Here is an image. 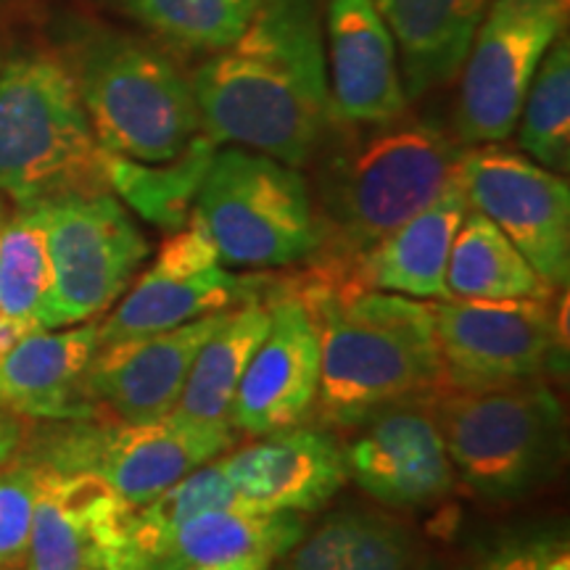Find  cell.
Masks as SVG:
<instances>
[{
    "label": "cell",
    "mask_w": 570,
    "mask_h": 570,
    "mask_svg": "<svg viewBox=\"0 0 570 570\" xmlns=\"http://www.w3.org/2000/svg\"><path fill=\"white\" fill-rule=\"evenodd\" d=\"M235 444L233 428L190 423L175 412L142 423L114 417L32 420L24 449L46 468L98 475L130 508L151 502Z\"/></svg>",
    "instance_id": "52a82bcc"
},
{
    "label": "cell",
    "mask_w": 570,
    "mask_h": 570,
    "mask_svg": "<svg viewBox=\"0 0 570 570\" xmlns=\"http://www.w3.org/2000/svg\"><path fill=\"white\" fill-rule=\"evenodd\" d=\"M269 327L267 304H244L227 309L217 331L198 348L175 415L190 423L233 428L230 410L244 370Z\"/></svg>",
    "instance_id": "cb8c5ba5"
},
{
    "label": "cell",
    "mask_w": 570,
    "mask_h": 570,
    "mask_svg": "<svg viewBox=\"0 0 570 570\" xmlns=\"http://www.w3.org/2000/svg\"><path fill=\"white\" fill-rule=\"evenodd\" d=\"M130 510L98 475L42 465L21 570H119Z\"/></svg>",
    "instance_id": "2e32d148"
},
{
    "label": "cell",
    "mask_w": 570,
    "mask_h": 570,
    "mask_svg": "<svg viewBox=\"0 0 570 570\" xmlns=\"http://www.w3.org/2000/svg\"><path fill=\"white\" fill-rule=\"evenodd\" d=\"M27 428H30V420L0 404V468L17 458L21 444H24Z\"/></svg>",
    "instance_id": "836d02e7"
},
{
    "label": "cell",
    "mask_w": 570,
    "mask_h": 570,
    "mask_svg": "<svg viewBox=\"0 0 570 570\" xmlns=\"http://www.w3.org/2000/svg\"><path fill=\"white\" fill-rule=\"evenodd\" d=\"M53 269L48 327L90 323L130 288L151 248L114 194L38 202Z\"/></svg>",
    "instance_id": "8fae6325"
},
{
    "label": "cell",
    "mask_w": 570,
    "mask_h": 570,
    "mask_svg": "<svg viewBox=\"0 0 570 570\" xmlns=\"http://www.w3.org/2000/svg\"><path fill=\"white\" fill-rule=\"evenodd\" d=\"M225 479L246 508L262 512H312L348 479L344 449L320 428H288L219 460Z\"/></svg>",
    "instance_id": "ac0fdd59"
},
{
    "label": "cell",
    "mask_w": 570,
    "mask_h": 570,
    "mask_svg": "<svg viewBox=\"0 0 570 570\" xmlns=\"http://www.w3.org/2000/svg\"><path fill=\"white\" fill-rule=\"evenodd\" d=\"M304 537L298 512L209 510L185 520L148 562V570H188L246 562L269 570Z\"/></svg>",
    "instance_id": "603a6c76"
},
{
    "label": "cell",
    "mask_w": 570,
    "mask_h": 570,
    "mask_svg": "<svg viewBox=\"0 0 570 570\" xmlns=\"http://www.w3.org/2000/svg\"><path fill=\"white\" fill-rule=\"evenodd\" d=\"M277 570H415L410 525L381 512L344 510L285 554Z\"/></svg>",
    "instance_id": "d4e9b609"
},
{
    "label": "cell",
    "mask_w": 570,
    "mask_h": 570,
    "mask_svg": "<svg viewBox=\"0 0 570 570\" xmlns=\"http://www.w3.org/2000/svg\"><path fill=\"white\" fill-rule=\"evenodd\" d=\"M188 570H259V568L246 566V562H233V566H202V568H188Z\"/></svg>",
    "instance_id": "d590c367"
},
{
    "label": "cell",
    "mask_w": 570,
    "mask_h": 570,
    "mask_svg": "<svg viewBox=\"0 0 570 570\" xmlns=\"http://www.w3.org/2000/svg\"><path fill=\"white\" fill-rule=\"evenodd\" d=\"M344 130L348 135L331 151L325 146L317 151V194L312 202L320 246L309 262L346 285V269L370 246L454 183L465 146L441 125L410 117V111L391 122Z\"/></svg>",
    "instance_id": "7a4b0ae2"
},
{
    "label": "cell",
    "mask_w": 570,
    "mask_h": 570,
    "mask_svg": "<svg viewBox=\"0 0 570 570\" xmlns=\"http://www.w3.org/2000/svg\"><path fill=\"white\" fill-rule=\"evenodd\" d=\"M331 125H381L410 111L394 35L373 0H327Z\"/></svg>",
    "instance_id": "e0dca14e"
},
{
    "label": "cell",
    "mask_w": 570,
    "mask_h": 570,
    "mask_svg": "<svg viewBox=\"0 0 570 570\" xmlns=\"http://www.w3.org/2000/svg\"><path fill=\"white\" fill-rule=\"evenodd\" d=\"M446 298H554L537 275L525 256L510 244V238L481 212L468 209L452 252H449L444 275Z\"/></svg>",
    "instance_id": "484cf974"
},
{
    "label": "cell",
    "mask_w": 570,
    "mask_h": 570,
    "mask_svg": "<svg viewBox=\"0 0 570 570\" xmlns=\"http://www.w3.org/2000/svg\"><path fill=\"white\" fill-rule=\"evenodd\" d=\"M568 0H491L460 69L454 138L504 142L541 59L568 21Z\"/></svg>",
    "instance_id": "30bf717a"
},
{
    "label": "cell",
    "mask_w": 570,
    "mask_h": 570,
    "mask_svg": "<svg viewBox=\"0 0 570 570\" xmlns=\"http://www.w3.org/2000/svg\"><path fill=\"white\" fill-rule=\"evenodd\" d=\"M518 146L541 167L566 175L570 167V46L558 38L541 59L518 117Z\"/></svg>",
    "instance_id": "f1b7e54d"
},
{
    "label": "cell",
    "mask_w": 570,
    "mask_h": 570,
    "mask_svg": "<svg viewBox=\"0 0 570 570\" xmlns=\"http://www.w3.org/2000/svg\"><path fill=\"white\" fill-rule=\"evenodd\" d=\"M269 288L273 277L233 275L223 267H212L194 277H159L146 269L98 325V344L173 331L244 304H267Z\"/></svg>",
    "instance_id": "44dd1931"
},
{
    "label": "cell",
    "mask_w": 570,
    "mask_h": 570,
    "mask_svg": "<svg viewBox=\"0 0 570 570\" xmlns=\"http://www.w3.org/2000/svg\"><path fill=\"white\" fill-rule=\"evenodd\" d=\"M196 212L227 267L298 265L320 246L315 202L298 167L248 148H217Z\"/></svg>",
    "instance_id": "ba28073f"
},
{
    "label": "cell",
    "mask_w": 570,
    "mask_h": 570,
    "mask_svg": "<svg viewBox=\"0 0 570 570\" xmlns=\"http://www.w3.org/2000/svg\"><path fill=\"white\" fill-rule=\"evenodd\" d=\"M394 35L407 101L460 75L491 0H373Z\"/></svg>",
    "instance_id": "7402d4cb"
},
{
    "label": "cell",
    "mask_w": 570,
    "mask_h": 570,
    "mask_svg": "<svg viewBox=\"0 0 570 570\" xmlns=\"http://www.w3.org/2000/svg\"><path fill=\"white\" fill-rule=\"evenodd\" d=\"M462 570H570V547L560 533H533L494 547Z\"/></svg>",
    "instance_id": "d6a6232c"
},
{
    "label": "cell",
    "mask_w": 570,
    "mask_h": 570,
    "mask_svg": "<svg viewBox=\"0 0 570 570\" xmlns=\"http://www.w3.org/2000/svg\"><path fill=\"white\" fill-rule=\"evenodd\" d=\"M219 267V252L202 214L190 212L185 223L161 240L148 273L159 277H194Z\"/></svg>",
    "instance_id": "1f68e13d"
},
{
    "label": "cell",
    "mask_w": 570,
    "mask_h": 570,
    "mask_svg": "<svg viewBox=\"0 0 570 570\" xmlns=\"http://www.w3.org/2000/svg\"><path fill=\"white\" fill-rule=\"evenodd\" d=\"M204 135L304 167L331 130L317 0H262L244 32L194 75Z\"/></svg>",
    "instance_id": "6da1fadb"
},
{
    "label": "cell",
    "mask_w": 570,
    "mask_h": 570,
    "mask_svg": "<svg viewBox=\"0 0 570 570\" xmlns=\"http://www.w3.org/2000/svg\"><path fill=\"white\" fill-rule=\"evenodd\" d=\"M106 570H117V568H106Z\"/></svg>",
    "instance_id": "74e56055"
},
{
    "label": "cell",
    "mask_w": 570,
    "mask_h": 570,
    "mask_svg": "<svg viewBox=\"0 0 570 570\" xmlns=\"http://www.w3.org/2000/svg\"><path fill=\"white\" fill-rule=\"evenodd\" d=\"M0 194L13 204L109 194L104 148L61 56L0 63Z\"/></svg>",
    "instance_id": "277c9868"
},
{
    "label": "cell",
    "mask_w": 570,
    "mask_h": 570,
    "mask_svg": "<svg viewBox=\"0 0 570 570\" xmlns=\"http://www.w3.org/2000/svg\"><path fill=\"white\" fill-rule=\"evenodd\" d=\"M470 209L481 212L550 288L570 277V185L502 142L465 148L460 161Z\"/></svg>",
    "instance_id": "7c38bea8"
},
{
    "label": "cell",
    "mask_w": 570,
    "mask_h": 570,
    "mask_svg": "<svg viewBox=\"0 0 570 570\" xmlns=\"http://www.w3.org/2000/svg\"><path fill=\"white\" fill-rule=\"evenodd\" d=\"M42 465L24 449L0 468V570H21L30 550Z\"/></svg>",
    "instance_id": "4dcf8cb0"
},
{
    "label": "cell",
    "mask_w": 570,
    "mask_h": 570,
    "mask_svg": "<svg viewBox=\"0 0 570 570\" xmlns=\"http://www.w3.org/2000/svg\"><path fill=\"white\" fill-rule=\"evenodd\" d=\"M35 331H42V327H35L30 323H21V320H11L6 315H0V356L6 352H11L13 346L19 344L21 338L30 336Z\"/></svg>",
    "instance_id": "e575fe53"
},
{
    "label": "cell",
    "mask_w": 570,
    "mask_h": 570,
    "mask_svg": "<svg viewBox=\"0 0 570 570\" xmlns=\"http://www.w3.org/2000/svg\"><path fill=\"white\" fill-rule=\"evenodd\" d=\"M217 148V142L202 132L180 156L159 164L132 161L104 151L109 194L122 198L146 223L173 233L194 212Z\"/></svg>",
    "instance_id": "4316f807"
},
{
    "label": "cell",
    "mask_w": 570,
    "mask_h": 570,
    "mask_svg": "<svg viewBox=\"0 0 570 570\" xmlns=\"http://www.w3.org/2000/svg\"><path fill=\"white\" fill-rule=\"evenodd\" d=\"M320 327L323 425L356 428L370 415L444 389L433 309L383 291H309L294 296Z\"/></svg>",
    "instance_id": "3957f363"
},
{
    "label": "cell",
    "mask_w": 570,
    "mask_h": 570,
    "mask_svg": "<svg viewBox=\"0 0 570 570\" xmlns=\"http://www.w3.org/2000/svg\"><path fill=\"white\" fill-rule=\"evenodd\" d=\"M53 269L40 204L0 212V315L48 327Z\"/></svg>",
    "instance_id": "83f0119b"
},
{
    "label": "cell",
    "mask_w": 570,
    "mask_h": 570,
    "mask_svg": "<svg viewBox=\"0 0 570 570\" xmlns=\"http://www.w3.org/2000/svg\"><path fill=\"white\" fill-rule=\"evenodd\" d=\"M269 327L235 391L230 425L273 436L312 415L320 389V327L294 296L269 288Z\"/></svg>",
    "instance_id": "5bb4252c"
},
{
    "label": "cell",
    "mask_w": 570,
    "mask_h": 570,
    "mask_svg": "<svg viewBox=\"0 0 570 570\" xmlns=\"http://www.w3.org/2000/svg\"><path fill=\"white\" fill-rule=\"evenodd\" d=\"M69 69L106 154L159 164L204 132L190 77L154 42L127 32H88Z\"/></svg>",
    "instance_id": "5b68a950"
},
{
    "label": "cell",
    "mask_w": 570,
    "mask_h": 570,
    "mask_svg": "<svg viewBox=\"0 0 570 570\" xmlns=\"http://www.w3.org/2000/svg\"><path fill=\"white\" fill-rule=\"evenodd\" d=\"M468 209L465 185L458 175L436 202L383 235L346 269V288L446 302L449 252Z\"/></svg>",
    "instance_id": "d6986e66"
},
{
    "label": "cell",
    "mask_w": 570,
    "mask_h": 570,
    "mask_svg": "<svg viewBox=\"0 0 570 570\" xmlns=\"http://www.w3.org/2000/svg\"><path fill=\"white\" fill-rule=\"evenodd\" d=\"M433 412L458 479L489 502L523 499L558 468L566 428L547 381L441 389Z\"/></svg>",
    "instance_id": "8992f818"
},
{
    "label": "cell",
    "mask_w": 570,
    "mask_h": 570,
    "mask_svg": "<svg viewBox=\"0 0 570 570\" xmlns=\"http://www.w3.org/2000/svg\"><path fill=\"white\" fill-rule=\"evenodd\" d=\"M225 312L151 336L98 344L88 373V394L96 417L142 423L169 415L183 394L198 348L223 323Z\"/></svg>",
    "instance_id": "9a60e30c"
},
{
    "label": "cell",
    "mask_w": 570,
    "mask_h": 570,
    "mask_svg": "<svg viewBox=\"0 0 570 570\" xmlns=\"http://www.w3.org/2000/svg\"><path fill=\"white\" fill-rule=\"evenodd\" d=\"M98 348V325L42 327L0 356V404L32 420L96 417L85 373Z\"/></svg>",
    "instance_id": "ffe728a7"
},
{
    "label": "cell",
    "mask_w": 570,
    "mask_h": 570,
    "mask_svg": "<svg viewBox=\"0 0 570 570\" xmlns=\"http://www.w3.org/2000/svg\"><path fill=\"white\" fill-rule=\"evenodd\" d=\"M344 458L356 487L396 510L439 502L458 481L433 412V396L407 399L370 415L356 425Z\"/></svg>",
    "instance_id": "4fadbf2b"
},
{
    "label": "cell",
    "mask_w": 570,
    "mask_h": 570,
    "mask_svg": "<svg viewBox=\"0 0 570 570\" xmlns=\"http://www.w3.org/2000/svg\"><path fill=\"white\" fill-rule=\"evenodd\" d=\"M0 212H3V204H0Z\"/></svg>",
    "instance_id": "8d00e7d4"
},
{
    "label": "cell",
    "mask_w": 570,
    "mask_h": 570,
    "mask_svg": "<svg viewBox=\"0 0 570 570\" xmlns=\"http://www.w3.org/2000/svg\"><path fill=\"white\" fill-rule=\"evenodd\" d=\"M156 40L188 53H214L238 38L262 0H114Z\"/></svg>",
    "instance_id": "f546056e"
},
{
    "label": "cell",
    "mask_w": 570,
    "mask_h": 570,
    "mask_svg": "<svg viewBox=\"0 0 570 570\" xmlns=\"http://www.w3.org/2000/svg\"><path fill=\"white\" fill-rule=\"evenodd\" d=\"M444 389H494L566 373V304L446 298L431 304Z\"/></svg>",
    "instance_id": "9c48e42d"
}]
</instances>
